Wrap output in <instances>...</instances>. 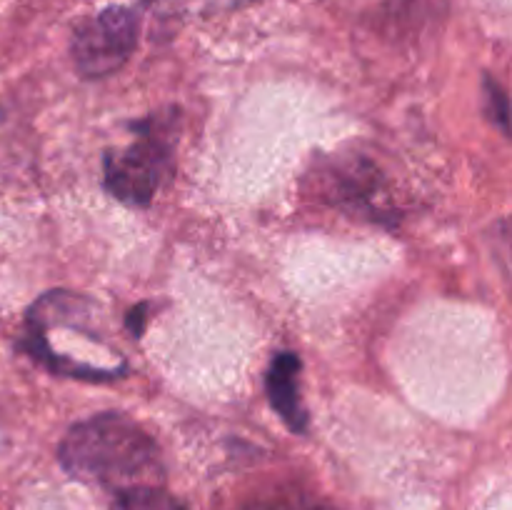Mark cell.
I'll use <instances>...</instances> for the list:
<instances>
[{
  "instance_id": "cell-3",
  "label": "cell",
  "mask_w": 512,
  "mask_h": 510,
  "mask_svg": "<svg viewBox=\"0 0 512 510\" xmlns=\"http://www.w3.org/2000/svg\"><path fill=\"white\" fill-rule=\"evenodd\" d=\"M140 33V13L128 5H110L83 25L70 40L73 63L83 78H105L123 68Z\"/></svg>"
},
{
  "instance_id": "cell-6",
  "label": "cell",
  "mask_w": 512,
  "mask_h": 510,
  "mask_svg": "<svg viewBox=\"0 0 512 510\" xmlns=\"http://www.w3.org/2000/svg\"><path fill=\"white\" fill-rule=\"evenodd\" d=\"M113 510H188L163 485H143L115 495Z\"/></svg>"
},
{
  "instance_id": "cell-2",
  "label": "cell",
  "mask_w": 512,
  "mask_h": 510,
  "mask_svg": "<svg viewBox=\"0 0 512 510\" xmlns=\"http://www.w3.org/2000/svg\"><path fill=\"white\" fill-rule=\"evenodd\" d=\"M178 115L168 110L165 115L133 123L130 128L138 138L118 150H108L103 160L105 190L130 208H145L173 170V145Z\"/></svg>"
},
{
  "instance_id": "cell-5",
  "label": "cell",
  "mask_w": 512,
  "mask_h": 510,
  "mask_svg": "<svg viewBox=\"0 0 512 510\" xmlns=\"http://www.w3.org/2000/svg\"><path fill=\"white\" fill-rule=\"evenodd\" d=\"M300 358L298 353H283L273 355L268 365V375H265V390H268V400L280 415L285 425L293 433H308V410H305L303 400H300Z\"/></svg>"
},
{
  "instance_id": "cell-7",
  "label": "cell",
  "mask_w": 512,
  "mask_h": 510,
  "mask_svg": "<svg viewBox=\"0 0 512 510\" xmlns=\"http://www.w3.org/2000/svg\"><path fill=\"white\" fill-rule=\"evenodd\" d=\"M483 95H485V113H488V118L498 125L500 133L508 135L510 133V125H508L510 103H508V95H505V90L500 88L498 80L490 78V75H485Z\"/></svg>"
},
{
  "instance_id": "cell-4",
  "label": "cell",
  "mask_w": 512,
  "mask_h": 510,
  "mask_svg": "<svg viewBox=\"0 0 512 510\" xmlns=\"http://www.w3.org/2000/svg\"><path fill=\"white\" fill-rule=\"evenodd\" d=\"M328 195L338 208L348 213H363L370 220L390 223V210L383 205V180L378 168L365 158H348L330 165L325 173Z\"/></svg>"
},
{
  "instance_id": "cell-1",
  "label": "cell",
  "mask_w": 512,
  "mask_h": 510,
  "mask_svg": "<svg viewBox=\"0 0 512 510\" xmlns=\"http://www.w3.org/2000/svg\"><path fill=\"white\" fill-rule=\"evenodd\" d=\"M58 460L70 478L113 495L165 480L163 455L153 435L123 413H100L68 428Z\"/></svg>"
},
{
  "instance_id": "cell-8",
  "label": "cell",
  "mask_w": 512,
  "mask_h": 510,
  "mask_svg": "<svg viewBox=\"0 0 512 510\" xmlns=\"http://www.w3.org/2000/svg\"><path fill=\"white\" fill-rule=\"evenodd\" d=\"M145 308H148V305L145 303H140L138 308L135 310H130L128 313V328H130V333L135 335V338H138L140 333H143V320H145Z\"/></svg>"
}]
</instances>
